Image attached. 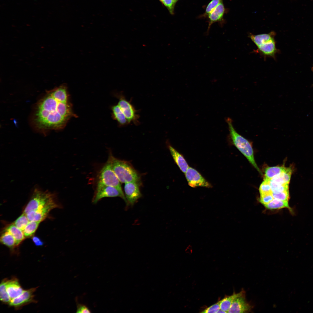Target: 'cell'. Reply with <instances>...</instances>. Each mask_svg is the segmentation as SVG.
<instances>
[{"mask_svg": "<svg viewBox=\"0 0 313 313\" xmlns=\"http://www.w3.org/2000/svg\"><path fill=\"white\" fill-rule=\"evenodd\" d=\"M69 100L65 84L47 91L36 107L33 117L36 127L42 131L64 128L70 118L76 117Z\"/></svg>", "mask_w": 313, "mask_h": 313, "instance_id": "cell-1", "label": "cell"}, {"mask_svg": "<svg viewBox=\"0 0 313 313\" xmlns=\"http://www.w3.org/2000/svg\"><path fill=\"white\" fill-rule=\"evenodd\" d=\"M108 160L121 183L132 182L140 183V175L129 163L115 158L111 153Z\"/></svg>", "mask_w": 313, "mask_h": 313, "instance_id": "cell-2", "label": "cell"}, {"mask_svg": "<svg viewBox=\"0 0 313 313\" xmlns=\"http://www.w3.org/2000/svg\"><path fill=\"white\" fill-rule=\"evenodd\" d=\"M275 32L272 31L268 33L254 34L250 33L248 37L255 44L258 51L264 57L275 58L278 50L275 39Z\"/></svg>", "mask_w": 313, "mask_h": 313, "instance_id": "cell-3", "label": "cell"}, {"mask_svg": "<svg viewBox=\"0 0 313 313\" xmlns=\"http://www.w3.org/2000/svg\"><path fill=\"white\" fill-rule=\"evenodd\" d=\"M226 121L228 125L229 135L234 144L256 169L261 173L255 161L253 150L250 143L236 131L231 118H227Z\"/></svg>", "mask_w": 313, "mask_h": 313, "instance_id": "cell-4", "label": "cell"}, {"mask_svg": "<svg viewBox=\"0 0 313 313\" xmlns=\"http://www.w3.org/2000/svg\"><path fill=\"white\" fill-rule=\"evenodd\" d=\"M55 195L50 192L36 188L23 212L26 214L30 211L41 208L55 201Z\"/></svg>", "mask_w": 313, "mask_h": 313, "instance_id": "cell-5", "label": "cell"}, {"mask_svg": "<svg viewBox=\"0 0 313 313\" xmlns=\"http://www.w3.org/2000/svg\"><path fill=\"white\" fill-rule=\"evenodd\" d=\"M119 197L123 199L127 205L128 203L122 190L114 187L98 183L92 202L97 203L104 198Z\"/></svg>", "mask_w": 313, "mask_h": 313, "instance_id": "cell-6", "label": "cell"}, {"mask_svg": "<svg viewBox=\"0 0 313 313\" xmlns=\"http://www.w3.org/2000/svg\"><path fill=\"white\" fill-rule=\"evenodd\" d=\"M98 183L114 187L122 190L121 182L108 160L100 171Z\"/></svg>", "mask_w": 313, "mask_h": 313, "instance_id": "cell-7", "label": "cell"}, {"mask_svg": "<svg viewBox=\"0 0 313 313\" xmlns=\"http://www.w3.org/2000/svg\"><path fill=\"white\" fill-rule=\"evenodd\" d=\"M118 104L123 111L129 123L132 122L137 125L139 124V115L137 110L130 101H128L122 94L117 95Z\"/></svg>", "mask_w": 313, "mask_h": 313, "instance_id": "cell-8", "label": "cell"}, {"mask_svg": "<svg viewBox=\"0 0 313 313\" xmlns=\"http://www.w3.org/2000/svg\"><path fill=\"white\" fill-rule=\"evenodd\" d=\"M188 184L190 187L196 188L202 187L211 188V185L196 170L189 167L185 173Z\"/></svg>", "mask_w": 313, "mask_h": 313, "instance_id": "cell-9", "label": "cell"}, {"mask_svg": "<svg viewBox=\"0 0 313 313\" xmlns=\"http://www.w3.org/2000/svg\"><path fill=\"white\" fill-rule=\"evenodd\" d=\"M61 206L54 201L46 206L36 210L29 212L26 214L30 221H41L43 220L52 209Z\"/></svg>", "mask_w": 313, "mask_h": 313, "instance_id": "cell-10", "label": "cell"}, {"mask_svg": "<svg viewBox=\"0 0 313 313\" xmlns=\"http://www.w3.org/2000/svg\"><path fill=\"white\" fill-rule=\"evenodd\" d=\"M252 305L246 300L245 292L234 299L228 312H249L252 310Z\"/></svg>", "mask_w": 313, "mask_h": 313, "instance_id": "cell-11", "label": "cell"}, {"mask_svg": "<svg viewBox=\"0 0 313 313\" xmlns=\"http://www.w3.org/2000/svg\"><path fill=\"white\" fill-rule=\"evenodd\" d=\"M139 184V183L132 182L125 183L124 189L128 205H133L141 197Z\"/></svg>", "mask_w": 313, "mask_h": 313, "instance_id": "cell-12", "label": "cell"}, {"mask_svg": "<svg viewBox=\"0 0 313 313\" xmlns=\"http://www.w3.org/2000/svg\"><path fill=\"white\" fill-rule=\"evenodd\" d=\"M36 288H34L24 290L20 295L12 299L9 305L16 309H19L26 304L34 302V293Z\"/></svg>", "mask_w": 313, "mask_h": 313, "instance_id": "cell-13", "label": "cell"}, {"mask_svg": "<svg viewBox=\"0 0 313 313\" xmlns=\"http://www.w3.org/2000/svg\"><path fill=\"white\" fill-rule=\"evenodd\" d=\"M226 12L223 1L219 5L208 15V25L206 34L208 35L212 24L218 22L222 26L223 23V16Z\"/></svg>", "mask_w": 313, "mask_h": 313, "instance_id": "cell-14", "label": "cell"}, {"mask_svg": "<svg viewBox=\"0 0 313 313\" xmlns=\"http://www.w3.org/2000/svg\"><path fill=\"white\" fill-rule=\"evenodd\" d=\"M6 290L11 300L20 295L24 290L16 278L8 280Z\"/></svg>", "mask_w": 313, "mask_h": 313, "instance_id": "cell-15", "label": "cell"}, {"mask_svg": "<svg viewBox=\"0 0 313 313\" xmlns=\"http://www.w3.org/2000/svg\"><path fill=\"white\" fill-rule=\"evenodd\" d=\"M169 148L174 161L181 171L185 173L189 167L184 157L171 146L169 145Z\"/></svg>", "mask_w": 313, "mask_h": 313, "instance_id": "cell-16", "label": "cell"}, {"mask_svg": "<svg viewBox=\"0 0 313 313\" xmlns=\"http://www.w3.org/2000/svg\"><path fill=\"white\" fill-rule=\"evenodd\" d=\"M292 172V169L290 168H287L285 171L269 180L270 184L282 185L289 184Z\"/></svg>", "mask_w": 313, "mask_h": 313, "instance_id": "cell-17", "label": "cell"}, {"mask_svg": "<svg viewBox=\"0 0 313 313\" xmlns=\"http://www.w3.org/2000/svg\"><path fill=\"white\" fill-rule=\"evenodd\" d=\"M245 292V291L242 289L238 293H236L234 292L232 295L225 297L219 301L220 309L226 313L228 312L234 299Z\"/></svg>", "mask_w": 313, "mask_h": 313, "instance_id": "cell-18", "label": "cell"}, {"mask_svg": "<svg viewBox=\"0 0 313 313\" xmlns=\"http://www.w3.org/2000/svg\"><path fill=\"white\" fill-rule=\"evenodd\" d=\"M265 208L270 210H279L287 208L291 213H293L292 208L289 206L288 201H283L274 198L267 204L264 205Z\"/></svg>", "mask_w": 313, "mask_h": 313, "instance_id": "cell-19", "label": "cell"}, {"mask_svg": "<svg viewBox=\"0 0 313 313\" xmlns=\"http://www.w3.org/2000/svg\"><path fill=\"white\" fill-rule=\"evenodd\" d=\"M112 110L114 118L120 125L123 126L129 123L125 115L118 104L112 107Z\"/></svg>", "mask_w": 313, "mask_h": 313, "instance_id": "cell-20", "label": "cell"}, {"mask_svg": "<svg viewBox=\"0 0 313 313\" xmlns=\"http://www.w3.org/2000/svg\"><path fill=\"white\" fill-rule=\"evenodd\" d=\"M5 230L10 232L14 237L16 241V246L18 245L25 239L23 232L14 224L10 225Z\"/></svg>", "mask_w": 313, "mask_h": 313, "instance_id": "cell-21", "label": "cell"}, {"mask_svg": "<svg viewBox=\"0 0 313 313\" xmlns=\"http://www.w3.org/2000/svg\"><path fill=\"white\" fill-rule=\"evenodd\" d=\"M287 168L283 166L268 167L265 170L264 180H270L285 171Z\"/></svg>", "mask_w": 313, "mask_h": 313, "instance_id": "cell-22", "label": "cell"}, {"mask_svg": "<svg viewBox=\"0 0 313 313\" xmlns=\"http://www.w3.org/2000/svg\"><path fill=\"white\" fill-rule=\"evenodd\" d=\"M1 242L10 249L16 246L15 240L13 236L8 232L4 230L0 237Z\"/></svg>", "mask_w": 313, "mask_h": 313, "instance_id": "cell-23", "label": "cell"}, {"mask_svg": "<svg viewBox=\"0 0 313 313\" xmlns=\"http://www.w3.org/2000/svg\"><path fill=\"white\" fill-rule=\"evenodd\" d=\"M8 279H5L1 282L0 285V298L1 301L5 304L10 303L11 299L8 295L6 290V285Z\"/></svg>", "mask_w": 313, "mask_h": 313, "instance_id": "cell-24", "label": "cell"}, {"mask_svg": "<svg viewBox=\"0 0 313 313\" xmlns=\"http://www.w3.org/2000/svg\"><path fill=\"white\" fill-rule=\"evenodd\" d=\"M41 221H30L23 231L25 237L32 236L36 230Z\"/></svg>", "mask_w": 313, "mask_h": 313, "instance_id": "cell-25", "label": "cell"}, {"mask_svg": "<svg viewBox=\"0 0 313 313\" xmlns=\"http://www.w3.org/2000/svg\"><path fill=\"white\" fill-rule=\"evenodd\" d=\"M30 221L26 214L23 212L14 221V224L23 231Z\"/></svg>", "mask_w": 313, "mask_h": 313, "instance_id": "cell-26", "label": "cell"}, {"mask_svg": "<svg viewBox=\"0 0 313 313\" xmlns=\"http://www.w3.org/2000/svg\"><path fill=\"white\" fill-rule=\"evenodd\" d=\"M223 0H212L207 5L204 13L200 17H205L212 11Z\"/></svg>", "mask_w": 313, "mask_h": 313, "instance_id": "cell-27", "label": "cell"}, {"mask_svg": "<svg viewBox=\"0 0 313 313\" xmlns=\"http://www.w3.org/2000/svg\"><path fill=\"white\" fill-rule=\"evenodd\" d=\"M259 191L260 195L272 193L269 180H264L260 186Z\"/></svg>", "mask_w": 313, "mask_h": 313, "instance_id": "cell-28", "label": "cell"}, {"mask_svg": "<svg viewBox=\"0 0 313 313\" xmlns=\"http://www.w3.org/2000/svg\"><path fill=\"white\" fill-rule=\"evenodd\" d=\"M165 7L171 15L174 14V8L176 3L174 0H159Z\"/></svg>", "mask_w": 313, "mask_h": 313, "instance_id": "cell-29", "label": "cell"}, {"mask_svg": "<svg viewBox=\"0 0 313 313\" xmlns=\"http://www.w3.org/2000/svg\"><path fill=\"white\" fill-rule=\"evenodd\" d=\"M270 185L272 193H277L289 190V184L282 185L270 184Z\"/></svg>", "mask_w": 313, "mask_h": 313, "instance_id": "cell-30", "label": "cell"}, {"mask_svg": "<svg viewBox=\"0 0 313 313\" xmlns=\"http://www.w3.org/2000/svg\"><path fill=\"white\" fill-rule=\"evenodd\" d=\"M274 198L283 201H288L290 198L289 190L277 192L272 193Z\"/></svg>", "mask_w": 313, "mask_h": 313, "instance_id": "cell-31", "label": "cell"}, {"mask_svg": "<svg viewBox=\"0 0 313 313\" xmlns=\"http://www.w3.org/2000/svg\"><path fill=\"white\" fill-rule=\"evenodd\" d=\"M274 199L272 193L261 194L259 201L263 205L267 204Z\"/></svg>", "mask_w": 313, "mask_h": 313, "instance_id": "cell-32", "label": "cell"}, {"mask_svg": "<svg viewBox=\"0 0 313 313\" xmlns=\"http://www.w3.org/2000/svg\"><path fill=\"white\" fill-rule=\"evenodd\" d=\"M220 310L219 301L211 306L206 308L201 312L204 313H217L218 311Z\"/></svg>", "mask_w": 313, "mask_h": 313, "instance_id": "cell-33", "label": "cell"}, {"mask_svg": "<svg viewBox=\"0 0 313 313\" xmlns=\"http://www.w3.org/2000/svg\"><path fill=\"white\" fill-rule=\"evenodd\" d=\"M77 313H90L91 311L85 305L77 303Z\"/></svg>", "mask_w": 313, "mask_h": 313, "instance_id": "cell-34", "label": "cell"}, {"mask_svg": "<svg viewBox=\"0 0 313 313\" xmlns=\"http://www.w3.org/2000/svg\"><path fill=\"white\" fill-rule=\"evenodd\" d=\"M32 240L37 246H41L43 244V242L38 237L34 236L33 237Z\"/></svg>", "mask_w": 313, "mask_h": 313, "instance_id": "cell-35", "label": "cell"}, {"mask_svg": "<svg viewBox=\"0 0 313 313\" xmlns=\"http://www.w3.org/2000/svg\"><path fill=\"white\" fill-rule=\"evenodd\" d=\"M221 312H222V313H226V312H224V311H223V310H221V309H220V310H219V311H218V312H217V313H221Z\"/></svg>", "mask_w": 313, "mask_h": 313, "instance_id": "cell-36", "label": "cell"}, {"mask_svg": "<svg viewBox=\"0 0 313 313\" xmlns=\"http://www.w3.org/2000/svg\"><path fill=\"white\" fill-rule=\"evenodd\" d=\"M174 0L175 3H176L177 2V1H179V0Z\"/></svg>", "mask_w": 313, "mask_h": 313, "instance_id": "cell-37", "label": "cell"}, {"mask_svg": "<svg viewBox=\"0 0 313 313\" xmlns=\"http://www.w3.org/2000/svg\"><path fill=\"white\" fill-rule=\"evenodd\" d=\"M312 68V70H313V67Z\"/></svg>", "mask_w": 313, "mask_h": 313, "instance_id": "cell-38", "label": "cell"}]
</instances>
